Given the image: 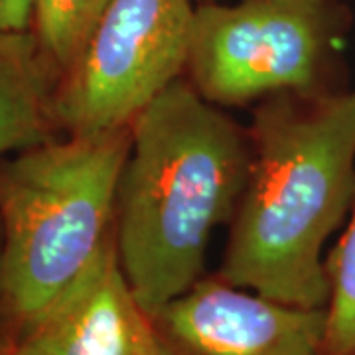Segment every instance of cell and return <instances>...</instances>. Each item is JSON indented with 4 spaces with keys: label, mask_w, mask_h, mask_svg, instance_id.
Returning <instances> with one entry per match:
<instances>
[{
    "label": "cell",
    "mask_w": 355,
    "mask_h": 355,
    "mask_svg": "<svg viewBox=\"0 0 355 355\" xmlns=\"http://www.w3.org/2000/svg\"><path fill=\"white\" fill-rule=\"evenodd\" d=\"M158 355H324L326 308L200 279L153 318Z\"/></svg>",
    "instance_id": "cell-6"
},
{
    "label": "cell",
    "mask_w": 355,
    "mask_h": 355,
    "mask_svg": "<svg viewBox=\"0 0 355 355\" xmlns=\"http://www.w3.org/2000/svg\"><path fill=\"white\" fill-rule=\"evenodd\" d=\"M130 128L46 140L0 166V302L20 326L53 302L114 235Z\"/></svg>",
    "instance_id": "cell-3"
},
{
    "label": "cell",
    "mask_w": 355,
    "mask_h": 355,
    "mask_svg": "<svg viewBox=\"0 0 355 355\" xmlns=\"http://www.w3.org/2000/svg\"><path fill=\"white\" fill-rule=\"evenodd\" d=\"M249 168V132L186 77L132 121L114 243L128 286L148 316L203 279L214 231L231 223Z\"/></svg>",
    "instance_id": "cell-2"
},
{
    "label": "cell",
    "mask_w": 355,
    "mask_h": 355,
    "mask_svg": "<svg viewBox=\"0 0 355 355\" xmlns=\"http://www.w3.org/2000/svg\"><path fill=\"white\" fill-rule=\"evenodd\" d=\"M0 355H20V352H18L16 347H12V349H6V352H2Z\"/></svg>",
    "instance_id": "cell-12"
},
{
    "label": "cell",
    "mask_w": 355,
    "mask_h": 355,
    "mask_svg": "<svg viewBox=\"0 0 355 355\" xmlns=\"http://www.w3.org/2000/svg\"><path fill=\"white\" fill-rule=\"evenodd\" d=\"M202 2H214V0H196V4H202Z\"/></svg>",
    "instance_id": "cell-13"
},
{
    "label": "cell",
    "mask_w": 355,
    "mask_h": 355,
    "mask_svg": "<svg viewBox=\"0 0 355 355\" xmlns=\"http://www.w3.org/2000/svg\"><path fill=\"white\" fill-rule=\"evenodd\" d=\"M32 20V0H0V32L28 30Z\"/></svg>",
    "instance_id": "cell-11"
},
{
    "label": "cell",
    "mask_w": 355,
    "mask_h": 355,
    "mask_svg": "<svg viewBox=\"0 0 355 355\" xmlns=\"http://www.w3.org/2000/svg\"><path fill=\"white\" fill-rule=\"evenodd\" d=\"M330 298L324 355H355V205L338 245L326 257Z\"/></svg>",
    "instance_id": "cell-10"
},
{
    "label": "cell",
    "mask_w": 355,
    "mask_h": 355,
    "mask_svg": "<svg viewBox=\"0 0 355 355\" xmlns=\"http://www.w3.org/2000/svg\"><path fill=\"white\" fill-rule=\"evenodd\" d=\"M20 355H158L153 318L123 272L114 235L38 316L20 326Z\"/></svg>",
    "instance_id": "cell-7"
},
{
    "label": "cell",
    "mask_w": 355,
    "mask_h": 355,
    "mask_svg": "<svg viewBox=\"0 0 355 355\" xmlns=\"http://www.w3.org/2000/svg\"><path fill=\"white\" fill-rule=\"evenodd\" d=\"M55 85L30 28L0 32V160L51 139Z\"/></svg>",
    "instance_id": "cell-8"
},
{
    "label": "cell",
    "mask_w": 355,
    "mask_h": 355,
    "mask_svg": "<svg viewBox=\"0 0 355 355\" xmlns=\"http://www.w3.org/2000/svg\"><path fill=\"white\" fill-rule=\"evenodd\" d=\"M196 0H111L76 64L53 91L67 135L130 128L186 73Z\"/></svg>",
    "instance_id": "cell-5"
},
{
    "label": "cell",
    "mask_w": 355,
    "mask_h": 355,
    "mask_svg": "<svg viewBox=\"0 0 355 355\" xmlns=\"http://www.w3.org/2000/svg\"><path fill=\"white\" fill-rule=\"evenodd\" d=\"M349 26L345 0L196 4L188 81L217 107L342 91L334 79Z\"/></svg>",
    "instance_id": "cell-4"
},
{
    "label": "cell",
    "mask_w": 355,
    "mask_h": 355,
    "mask_svg": "<svg viewBox=\"0 0 355 355\" xmlns=\"http://www.w3.org/2000/svg\"><path fill=\"white\" fill-rule=\"evenodd\" d=\"M251 168L219 277L298 308H326L324 247L355 205V89L257 105Z\"/></svg>",
    "instance_id": "cell-1"
},
{
    "label": "cell",
    "mask_w": 355,
    "mask_h": 355,
    "mask_svg": "<svg viewBox=\"0 0 355 355\" xmlns=\"http://www.w3.org/2000/svg\"><path fill=\"white\" fill-rule=\"evenodd\" d=\"M111 0H32L30 30L60 81L76 64Z\"/></svg>",
    "instance_id": "cell-9"
}]
</instances>
